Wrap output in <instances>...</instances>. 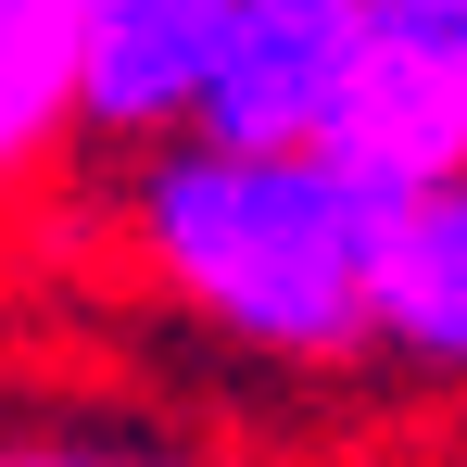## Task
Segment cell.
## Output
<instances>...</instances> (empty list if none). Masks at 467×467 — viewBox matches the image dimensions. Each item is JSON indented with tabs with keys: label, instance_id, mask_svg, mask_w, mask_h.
<instances>
[{
	"label": "cell",
	"instance_id": "cell-1",
	"mask_svg": "<svg viewBox=\"0 0 467 467\" xmlns=\"http://www.w3.org/2000/svg\"><path fill=\"white\" fill-rule=\"evenodd\" d=\"M114 228L140 253L164 304L190 328H215L265 367H354L391 354V202L379 177H354L341 152H265V140H152L127 152Z\"/></svg>",
	"mask_w": 467,
	"mask_h": 467
},
{
	"label": "cell",
	"instance_id": "cell-2",
	"mask_svg": "<svg viewBox=\"0 0 467 467\" xmlns=\"http://www.w3.org/2000/svg\"><path fill=\"white\" fill-rule=\"evenodd\" d=\"M379 0H240L215 88H202V140H265V152H328L341 101L367 77Z\"/></svg>",
	"mask_w": 467,
	"mask_h": 467
},
{
	"label": "cell",
	"instance_id": "cell-3",
	"mask_svg": "<svg viewBox=\"0 0 467 467\" xmlns=\"http://www.w3.org/2000/svg\"><path fill=\"white\" fill-rule=\"evenodd\" d=\"M328 152L354 164V177H379L391 202L467 190V26H455V13H404V0H379L367 77H354V101H341Z\"/></svg>",
	"mask_w": 467,
	"mask_h": 467
},
{
	"label": "cell",
	"instance_id": "cell-4",
	"mask_svg": "<svg viewBox=\"0 0 467 467\" xmlns=\"http://www.w3.org/2000/svg\"><path fill=\"white\" fill-rule=\"evenodd\" d=\"M240 0H77V114L101 152H152L202 127V88Z\"/></svg>",
	"mask_w": 467,
	"mask_h": 467
},
{
	"label": "cell",
	"instance_id": "cell-5",
	"mask_svg": "<svg viewBox=\"0 0 467 467\" xmlns=\"http://www.w3.org/2000/svg\"><path fill=\"white\" fill-rule=\"evenodd\" d=\"M88 140L77 114V0H0V215Z\"/></svg>",
	"mask_w": 467,
	"mask_h": 467
},
{
	"label": "cell",
	"instance_id": "cell-6",
	"mask_svg": "<svg viewBox=\"0 0 467 467\" xmlns=\"http://www.w3.org/2000/svg\"><path fill=\"white\" fill-rule=\"evenodd\" d=\"M379 341L404 354V367L467 379V190L404 202V228H391V304H379Z\"/></svg>",
	"mask_w": 467,
	"mask_h": 467
},
{
	"label": "cell",
	"instance_id": "cell-7",
	"mask_svg": "<svg viewBox=\"0 0 467 467\" xmlns=\"http://www.w3.org/2000/svg\"><path fill=\"white\" fill-rule=\"evenodd\" d=\"M0 467H177V455H140V442H0Z\"/></svg>",
	"mask_w": 467,
	"mask_h": 467
},
{
	"label": "cell",
	"instance_id": "cell-8",
	"mask_svg": "<svg viewBox=\"0 0 467 467\" xmlns=\"http://www.w3.org/2000/svg\"><path fill=\"white\" fill-rule=\"evenodd\" d=\"M404 13H442V0H404Z\"/></svg>",
	"mask_w": 467,
	"mask_h": 467
},
{
	"label": "cell",
	"instance_id": "cell-9",
	"mask_svg": "<svg viewBox=\"0 0 467 467\" xmlns=\"http://www.w3.org/2000/svg\"><path fill=\"white\" fill-rule=\"evenodd\" d=\"M442 13H455V26H467V0H442Z\"/></svg>",
	"mask_w": 467,
	"mask_h": 467
}]
</instances>
